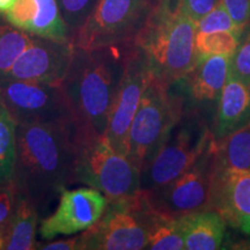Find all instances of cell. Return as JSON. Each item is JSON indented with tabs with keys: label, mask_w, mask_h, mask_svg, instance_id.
<instances>
[{
	"label": "cell",
	"mask_w": 250,
	"mask_h": 250,
	"mask_svg": "<svg viewBox=\"0 0 250 250\" xmlns=\"http://www.w3.org/2000/svg\"><path fill=\"white\" fill-rule=\"evenodd\" d=\"M76 123L17 124L12 180L43 213L76 183Z\"/></svg>",
	"instance_id": "obj_1"
},
{
	"label": "cell",
	"mask_w": 250,
	"mask_h": 250,
	"mask_svg": "<svg viewBox=\"0 0 250 250\" xmlns=\"http://www.w3.org/2000/svg\"><path fill=\"white\" fill-rule=\"evenodd\" d=\"M249 27H250V24H249Z\"/></svg>",
	"instance_id": "obj_36"
},
{
	"label": "cell",
	"mask_w": 250,
	"mask_h": 250,
	"mask_svg": "<svg viewBox=\"0 0 250 250\" xmlns=\"http://www.w3.org/2000/svg\"><path fill=\"white\" fill-rule=\"evenodd\" d=\"M213 139L208 118L187 108L160 148L140 169V189L149 191L176 179L198 160Z\"/></svg>",
	"instance_id": "obj_7"
},
{
	"label": "cell",
	"mask_w": 250,
	"mask_h": 250,
	"mask_svg": "<svg viewBox=\"0 0 250 250\" xmlns=\"http://www.w3.org/2000/svg\"><path fill=\"white\" fill-rule=\"evenodd\" d=\"M215 174L214 139L189 169L176 179L146 192L149 204L166 217L179 218L192 212L211 210Z\"/></svg>",
	"instance_id": "obj_9"
},
{
	"label": "cell",
	"mask_w": 250,
	"mask_h": 250,
	"mask_svg": "<svg viewBox=\"0 0 250 250\" xmlns=\"http://www.w3.org/2000/svg\"><path fill=\"white\" fill-rule=\"evenodd\" d=\"M40 212L24 195H21L6 229L5 250H33L36 246Z\"/></svg>",
	"instance_id": "obj_18"
},
{
	"label": "cell",
	"mask_w": 250,
	"mask_h": 250,
	"mask_svg": "<svg viewBox=\"0 0 250 250\" xmlns=\"http://www.w3.org/2000/svg\"><path fill=\"white\" fill-rule=\"evenodd\" d=\"M229 73L250 87V27L242 34L239 45L230 57Z\"/></svg>",
	"instance_id": "obj_27"
},
{
	"label": "cell",
	"mask_w": 250,
	"mask_h": 250,
	"mask_svg": "<svg viewBox=\"0 0 250 250\" xmlns=\"http://www.w3.org/2000/svg\"><path fill=\"white\" fill-rule=\"evenodd\" d=\"M151 7V0H98L72 43L83 49L131 43Z\"/></svg>",
	"instance_id": "obj_8"
},
{
	"label": "cell",
	"mask_w": 250,
	"mask_h": 250,
	"mask_svg": "<svg viewBox=\"0 0 250 250\" xmlns=\"http://www.w3.org/2000/svg\"><path fill=\"white\" fill-rule=\"evenodd\" d=\"M98 0H57L59 11L72 36L86 22Z\"/></svg>",
	"instance_id": "obj_26"
},
{
	"label": "cell",
	"mask_w": 250,
	"mask_h": 250,
	"mask_svg": "<svg viewBox=\"0 0 250 250\" xmlns=\"http://www.w3.org/2000/svg\"><path fill=\"white\" fill-rule=\"evenodd\" d=\"M230 17L245 33L250 24V0H220Z\"/></svg>",
	"instance_id": "obj_30"
},
{
	"label": "cell",
	"mask_w": 250,
	"mask_h": 250,
	"mask_svg": "<svg viewBox=\"0 0 250 250\" xmlns=\"http://www.w3.org/2000/svg\"><path fill=\"white\" fill-rule=\"evenodd\" d=\"M211 210L233 228L239 227L242 219L250 218V169L214 174Z\"/></svg>",
	"instance_id": "obj_15"
},
{
	"label": "cell",
	"mask_w": 250,
	"mask_h": 250,
	"mask_svg": "<svg viewBox=\"0 0 250 250\" xmlns=\"http://www.w3.org/2000/svg\"><path fill=\"white\" fill-rule=\"evenodd\" d=\"M36 13L28 33L57 41H71L72 33L62 19L57 0H35Z\"/></svg>",
	"instance_id": "obj_20"
},
{
	"label": "cell",
	"mask_w": 250,
	"mask_h": 250,
	"mask_svg": "<svg viewBox=\"0 0 250 250\" xmlns=\"http://www.w3.org/2000/svg\"><path fill=\"white\" fill-rule=\"evenodd\" d=\"M187 109L182 81L167 83L151 74L129 132L126 158L140 170Z\"/></svg>",
	"instance_id": "obj_4"
},
{
	"label": "cell",
	"mask_w": 250,
	"mask_h": 250,
	"mask_svg": "<svg viewBox=\"0 0 250 250\" xmlns=\"http://www.w3.org/2000/svg\"><path fill=\"white\" fill-rule=\"evenodd\" d=\"M107 203V197L94 188L62 190L56 211L41 221V237L51 240L88 229L101 218Z\"/></svg>",
	"instance_id": "obj_13"
},
{
	"label": "cell",
	"mask_w": 250,
	"mask_h": 250,
	"mask_svg": "<svg viewBox=\"0 0 250 250\" xmlns=\"http://www.w3.org/2000/svg\"><path fill=\"white\" fill-rule=\"evenodd\" d=\"M76 140V182L101 191L108 201L138 192L140 170L112 147L104 134L78 126Z\"/></svg>",
	"instance_id": "obj_5"
},
{
	"label": "cell",
	"mask_w": 250,
	"mask_h": 250,
	"mask_svg": "<svg viewBox=\"0 0 250 250\" xmlns=\"http://www.w3.org/2000/svg\"><path fill=\"white\" fill-rule=\"evenodd\" d=\"M74 52L72 41L33 35L29 45L14 62L6 80L62 86Z\"/></svg>",
	"instance_id": "obj_12"
},
{
	"label": "cell",
	"mask_w": 250,
	"mask_h": 250,
	"mask_svg": "<svg viewBox=\"0 0 250 250\" xmlns=\"http://www.w3.org/2000/svg\"><path fill=\"white\" fill-rule=\"evenodd\" d=\"M196 34V23L181 13L179 0H156L132 44L144 55L153 77L173 83L198 61Z\"/></svg>",
	"instance_id": "obj_3"
},
{
	"label": "cell",
	"mask_w": 250,
	"mask_h": 250,
	"mask_svg": "<svg viewBox=\"0 0 250 250\" xmlns=\"http://www.w3.org/2000/svg\"><path fill=\"white\" fill-rule=\"evenodd\" d=\"M145 249L183 250L184 240L180 219L159 213L149 232Z\"/></svg>",
	"instance_id": "obj_22"
},
{
	"label": "cell",
	"mask_w": 250,
	"mask_h": 250,
	"mask_svg": "<svg viewBox=\"0 0 250 250\" xmlns=\"http://www.w3.org/2000/svg\"><path fill=\"white\" fill-rule=\"evenodd\" d=\"M149 79L151 71L145 57L131 43L125 59L123 77L112 103L107 130L104 132L112 147L125 156L131 124Z\"/></svg>",
	"instance_id": "obj_11"
},
{
	"label": "cell",
	"mask_w": 250,
	"mask_h": 250,
	"mask_svg": "<svg viewBox=\"0 0 250 250\" xmlns=\"http://www.w3.org/2000/svg\"><path fill=\"white\" fill-rule=\"evenodd\" d=\"M35 13V0H15L12 8L4 14V18L14 27L28 31Z\"/></svg>",
	"instance_id": "obj_28"
},
{
	"label": "cell",
	"mask_w": 250,
	"mask_h": 250,
	"mask_svg": "<svg viewBox=\"0 0 250 250\" xmlns=\"http://www.w3.org/2000/svg\"><path fill=\"white\" fill-rule=\"evenodd\" d=\"M237 228H239L243 234H246V235H250V218L242 219Z\"/></svg>",
	"instance_id": "obj_35"
},
{
	"label": "cell",
	"mask_w": 250,
	"mask_h": 250,
	"mask_svg": "<svg viewBox=\"0 0 250 250\" xmlns=\"http://www.w3.org/2000/svg\"><path fill=\"white\" fill-rule=\"evenodd\" d=\"M158 212L144 190L108 201L101 218L79 234V250H142Z\"/></svg>",
	"instance_id": "obj_6"
},
{
	"label": "cell",
	"mask_w": 250,
	"mask_h": 250,
	"mask_svg": "<svg viewBox=\"0 0 250 250\" xmlns=\"http://www.w3.org/2000/svg\"><path fill=\"white\" fill-rule=\"evenodd\" d=\"M241 36L232 31H213L199 33L197 31L195 45L197 57L203 58L213 55H226L232 57L239 45Z\"/></svg>",
	"instance_id": "obj_24"
},
{
	"label": "cell",
	"mask_w": 250,
	"mask_h": 250,
	"mask_svg": "<svg viewBox=\"0 0 250 250\" xmlns=\"http://www.w3.org/2000/svg\"><path fill=\"white\" fill-rule=\"evenodd\" d=\"M17 123L0 99V183L12 179Z\"/></svg>",
	"instance_id": "obj_23"
},
{
	"label": "cell",
	"mask_w": 250,
	"mask_h": 250,
	"mask_svg": "<svg viewBox=\"0 0 250 250\" xmlns=\"http://www.w3.org/2000/svg\"><path fill=\"white\" fill-rule=\"evenodd\" d=\"M33 35L14 27L0 15V83L7 79L14 62L29 45Z\"/></svg>",
	"instance_id": "obj_21"
},
{
	"label": "cell",
	"mask_w": 250,
	"mask_h": 250,
	"mask_svg": "<svg viewBox=\"0 0 250 250\" xmlns=\"http://www.w3.org/2000/svg\"><path fill=\"white\" fill-rule=\"evenodd\" d=\"M215 173L250 169V123L214 140Z\"/></svg>",
	"instance_id": "obj_19"
},
{
	"label": "cell",
	"mask_w": 250,
	"mask_h": 250,
	"mask_svg": "<svg viewBox=\"0 0 250 250\" xmlns=\"http://www.w3.org/2000/svg\"><path fill=\"white\" fill-rule=\"evenodd\" d=\"M229 64L230 57L226 55L198 58L192 71L181 79L187 108L201 111L210 123L229 73Z\"/></svg>",
	"instance_id": "obj_14"
},
{
	"label": "cell",
	"mask_w": 250,
	"mask_h": 250,
	"mask_svg": "<svg viewBox=\"0 0 250 250\" xmlns=\"http://www.w3.org/2000/svg\"><path fill=\"white\" fill-rule=\"evenodd\" d=\"M186 250L224 249L227 224L213 210L192 212L179 217Z\"/></svg>",
	"instance_id": "obj_17"
},
{
	"label": "cell",
	"mask_w": 250,
	"mask_h": 250,
	"mask_svg": "<svg viewBox=\"0 0 250 250\" xmlns=\"http://www.w3.org/2000/svg\"><path fill=\"white\" fill-rule=\"evenodd\" d=\"M21 195L22 193L12 179L0 183V227H4L8 224L9 219L17 208Z\"/></svg>",
	"instance_id": "obj_29"
},
{
	"label": "cell",
	"mask_w": 250,
	"mask_h": 250,
	"mask_svg": "<svg viewBox=\"0 0 250 250\" xmlns=\"http://www.w3.org/2000/svg\"><path fill=\"white\" fill-rule=\"evenodd\" d=\"M131 43L95 49L74 46L61 87L78 126L104 134Z\"/></svg>",
	"instance_id": "obj_2"
},
{
	"label": "cell",
	"mask_w": 250,
	"mask_h": 250,
	"mask_svg": "<svg viewBox=\"0 0 250 250\" xmlns=\"http://www.w3.org/2000/svg\"><path fill=\"white\" fill-rule=\"evenodd\" d=\"M0 99L17 124L76 123L61 86L4 80L0 83Z\"/></svg>",
	"instance_id": "obj_10"
},
{
	"label": "cell",
	"mask_w": 250,
	"mask_h": 250,
	"mask_svg": "<svg viewBox=\"0 0 250 250\" xmlns=\"http://www.w3.org/2000/svg\"><path fill=\"white\" fill-rule=\"evenodd\" d=\"M250 236V235H248ZM224 249H242V250H250V237L247 239H237L235 241H227L225 242Z\"/></svg>",
	"instance_id": "obj_33"
},
{
	"label": "cell",
	"mask_w": 250,
	"mask_h": 250,
	"mask_svg": "<svg viewBox=\"0 0 250 250\" xmlns=\"http://www.w3.org/2000/svg\"><path fill=\"white\" fill-rule=\"evenodd\" d=\"M15 0H0V15L4 17L6 12H8L14 5Z\"/></svg>",
	"instance_id": "obj_34"
},
{
	"label": "cell",
	"mask_w": 250,
	"mask_h": 250,
	"mask_svg": "<svg viewBox=\"0 0 250 250\" xmlns=\"http://www.w3.org/2000/svg\"><path fill=\"white\" fill-rule=\"evenodd\" d=\"M250 123V87L228 73L211 123L214 140H220Z\"/></svg>",
	"instance_id": "obj_16"
},
{
	"label": "cell",
	"mask_w": 250,
	"mask_h": 250,
	"mask_svg": "<svg viewBox=\"0 0 250 250\" xmlns=\"http://www.w3.org/2000/svg\"><path fill=\"white\" fill-rule=\"evenodd\" d=\"M35 249L42 250H79V235L52 242H36Z\"/></svg>",
	"instance_id": "obj_32"
},
{
	"label": "cell",
	"mask_w": 250,
	"mask_h": 250,
	"mask_svg": "<svg viewBox=\"0 0 250 250\" xmlns=\"http://www.w3.org/2000/svg\"><path fill=\"white\" fill-rule=\"evenodd\" d=\"M217 2L218 0H179V9L183 15L197 23Z\"/></svg>",
	"instance_id": "obj_31"
},
{
	"label": "cell",
	"mask_w": 250,
	"mask_h": 250,
	"mask_svg": "<svg viewBox=\"0 0 250 250\" xmlns=\"http://www.w3.org/2000/svg\"><path fill=\"white\" fill-rule=\"evenodd\" d=\"M197 31L199 33H213V31H232L236 35L242 36V31L236 26L223 2L218 0L213 8L205 14L196 23Z\"/></svg>",
	"instance_id": "obj_25"
}]
</instances>
